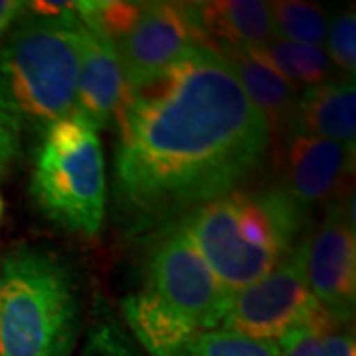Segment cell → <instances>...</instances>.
<instances>
[{
  "mask_svg": "<svg viewBox=\"0 0 356 356\" xmlns=\"http://www.w3.org/2000/svg\"><path fill=\"white\" fill-rule=\"evenodd\" d=\"M115 127V202L133 232L165 229L240 191L271 147L266 117L210 46L131 91Z\"/></svg>",
  "mask_w": 356,
  "mask_h": 356,
  "instance_id": "obj_1",
  "label": "cell"
},
{
  "mask_svg": "<svg viewBox=\"0 0 356 356\" xmlns=\"http://www.w3.org/2000/svg\"><path fill=\"white\" fill-rule=\"evenodd\" d=\"M305 208L280 184L236 191L180 218L206 266L232 295L273 271L309 236Z\"/></svg>",
  "mask_w": 356,
  "mask_h": 356,
  "instance_id": "obj_2",
  "label": "cell"
},
{
  "mask_svg": "<svg viewBox=\"0 0 356 356\" xmlns=\"http://www.w3.org/2000/svg\"><path fill=\"white\" fill-rule=\"evenodd\" d=\"M81 67V20L24 18L0 48V103L18 127L44 129L74 113Z\"/></svg>",
  "mask_w": 356,
  "mask_h": 356,
  "instance_id": "obj_3",
  "label": "cell"
},
{
  "mask_svg": "<svg viewBox=\"0 0 356 356\" xmlns=\"http://www.w3.org/2000/svg\"><path fill=\"white\" fill-rule=\"evenodd\" d=\"M79 297L60 257L22 248L0 261V356H72Z\"/></svg>",
  "mask_w": 356,
  "mask_h": 356,
  "instance_id": "obj_4",
  "label": "cell"
},
{
  "mask_svg": "<svg viewBox=\"0 0 356 356\" xmlns=\"http://www.w3.org/2000/svg\"><path fill=\"white\" fill-rule=\"evenodd\" d=\"M30 191L42 214L60 228L95 236L103 226L107 175L102 139L72 113L42 131Z\"/></svg>",
  "mask_w": 356,
  "mask_h": 356,
  "instance_id": "obj_5",
  "label": "cell"
},
{
  "mask_svg": "<svg viewBox=\"0 0 356 356\" xmlns=\"http://www.w3.org/2000/svg\"><path fill=\"white\" fill-rule=\"evenodd\" d=\"M140 291L198 332L220 327L232 301V293L175 224L154 236L143 264Z\"/></svg>",
  "mask_w": 356,
  "mask_h": 356,
  "instance_id": "obj_6",
  "label": "cell"
},
{
  "mask_svg": "<svg viewBox=\"0 0 356 356\" xmlns=\"http://www.w3.org/2000/svg\"><path fill=\"white\" fill-rule=\"evenodd\" d=\"M305 240L266 277L232 295L222 329L257 341H280L317 313L321 305L307 283Z\"/></svg>",
  "mask_w": 356,
  "mask_h": 356,
  "instance_id": "obj_7",
  "label": "cell"
},
{
  "mask_svg": "<svg viewBox=\"0 0 356 356\" xmlns=\"http://www.w3.org/2000/svg\"><path fill=\"white\" fill-rule=\"evenodd\" d=\"M196 46L204 44L188 2H145L135 24L113 42L129 91L165 76Z\"/></svg>",
  "mask_w": 356,
  "mask_h": 356,
  "instance_id": "obj_8",
  "label": "cell"
},
{
  "mask_svg": "<svg viewBox=\"0 0 356 356\" xmlns=\"http://www.w3.org/2000/svg\"><path fill=\"white\" fill-rule=\"evenodd\" d=\"M305 273L317 303L337 323L346 325L355 313L356 229L355 196L327 206L315 232L305 240Z\"/></svg>",
  "mask_w": 356,
  "mask_h": 356,
  "instance_id": "obj_9",
  "label": "cell"
},
{
  "mask_svg": "<svg viewBox=\"0 0 356 356\" xmlns=\"http://www.w3.org/2000/svg\"><path fill=\"white\" fill-rule=\"evenodd\" d=\"M280 186L307 212L331 198L353 172L355 151L329 139L291 133L285 139Z\"/></svg>",
  "mask_w": 356,
  "mask_h": 356,
  "instance_id": "obj_10",
  "label": "cell"
},
{
  "mask_svg": "<svg viewBox=\"0 0 356 356\" xmlns=\"http://www.w3.org/2000/svg\"><path fill=\"white\" fill-rule=\"evenodd\" d=\"M129 93L113 44L81 22V67L74 113L86 119L95 131L111 129Z\"/></svg>",
  "mask_w": 356,
  "mask_h": 356,
  "instance_id": "obj_11",
  "label": "cell"
},
{
  "mask_svg": "<svg viewBox=\"0 0 356 356\" xmlns=\"http://www.w3.org/2000/svg\"><path fill=\"white\" fill-rule=\"evenodd\" d=\"M191 10L202 44L216 51L226 48L259 50L275 38L269 2H191Z\"/></svg>",
  "mask_w": 356,
  "mask_h": 356,
  "instance_id": "obj_12",
  "label": "cell"
},
{
  "mask_svg": "<svg viewBox=\"0 0 356 356\" xmlns=\"http://www.w3.org/2000/svg\"><path fill=\"white\" fill-rule=\"evenodd\" d=\"M329 139L355 151L356 88L355 77H329L299 93L295 121L289 131ZM285 139V137H283Z\"/></svg>",
  "mask_w": 356,
  "mask_h": 356,
  "instance_id": "obj_13",
  "label": "cell"
},
{
  "mask_svg": "<svg viewBox=\"0 0 356 356\" xmlns=\"http://www.w3.org/2000/svg\"><path fill=\"white\" fill-rule=\"evenodd\" d=\"M218 54L228 60L245 95L266 117L271 133H277L281 139L287 137L295 121L301 91L293 88L255 50L226 48Z\"/></svg>",
  "mask_w": 356,
  "mask_h": 356,
  "instance_id": "obj_14",
  "label": "cell"
},
{
  "mask_svg": "<svg viewBox=\"0 0 356 356\" xmlns=\"http://www.w3.org/2000/svg\"><path fill=\"white\" fill-rule=\"evenodd\" d=\"M123 313L133 334L151 356H182L198 334L191 323L163 309L140 289L123 301Z\"/></svg>",
  "mask_w": 356,
  "mask_h": 356,
  "instance_id": "obj_15",
  "label": "cell"
},
{
  "mask_svg": "<svg viewBox=\"0 0 356 356\" xmlns=\"http://www.w3.org/2000/svg\"><path fill=\"white\" fill-rule=\"evenodd\" d=\"M255 51L297 91L315 88L332 77L331 60L323 46H305L273 38Z\"/></svg>",
  "mask_w": 356,
  "mask_h": 356,
  "instance_id": "obj_16",
  "label": "cell"
},
{
  "mask_svg": "<svg viewBox=\"0 0 356 356\" xmlns=\"http://www.w3.org/2000/svg\"><path fill=\"white\" fill-rule=\"evenodd\" d=\"M269 6L275 26V38L305 46H323L327 40L329 20L315 4L301 0H281Z\"/></svg>",
  "mask_w": 356,
  "mask_h": 356,
  "instance_id": "obj_17",
  "label": "cell"
},
{
  "mask_svg": "<svg viewBox=\"0 0 356 356\" xmlns=\"http://www.w3.org/2000/svg\"><path fill=\"white\" fill-rule=\"evenodd\" d=\"M182 356H280L277 341H257L226 329L198 332Z\"/></svg>",
  "mask_w": 356,
  "mask_h": 356,
  "instance_id": "obj_18",
  "label": "cell"
},
{
  "mask_svg": "<svg viewBox=\"0 0 356 356\" xmlns=\"http://www.w3.org/2000/svg\"><path fill=\"white\" fill-rule=\"evenodd\" d=\"M344 327L318 307V311L305 323L293 327L280 341V356H321V346L327 332Z\"/></svg>",
  "mask_w": 356,
  "mask_h": 356,
  "instance_id": "obj_19",
  "label": "cell"
},
{
  "mask_svg": "<svg viewBox=\"0 0 356 356\" xmlns=\"http://www.w3.org/2000/svg\"><path fill=\"white\" fill-rule=\"evenodd\" d=\"M329 44V60L334 62L339 70H343L344 76L355 77L356 70V18L355 10L339 13L329 24L327 40Z\"/></svg>",
  "mask_w": 356,
  "mask_h": 356,
  "instance_id": "obj_20",
  "label": "cell"
},
{
  "mask_svg": "<svg viewBox=\"0 0 356 356\" xmlns=\"http://www.w3.org/2000/svg\"><path fill=\"white\" fill-rule=\"evenodd\" d=\"M81 356H139L125 334L113 323H102L93 327L83 344Z\"/></svg>",
  "mask_w": 356,
  "mask_h": 356,
  "instance_id": "obj_21",
  "label": "cell"
},
{
  "mask_svg": "<svg viewBox=\"0 0 356 356\" xmlns=\"http://www.w3.org/2000/svg\"><path fill=\"white\" fill-rule=\"evenodd\" d=\"M20 153V127L0 103V172Z\"/></svg>",
  "mask_w": 356,
  "mask_h": 356,
  "instance_id": "obj_22",
  "label": "cell"
},
{
  "mask_svg": "<svg viewBox=\"0 0 356 356\" xmlns=\"http://www.w3.org/2000/svg\"><path fill=\"white\" fill-rule=\"evenodd\" d=\"M321 356H356V344L353 332L346 329H334L327 332L321 346Z\"/></svg>",
  "mask_w": 356,
  "mask_h": 356,
  "instance_id": "obj_23",
  "label": "cell"
},
{
  "mask_svg": "<svg viewBox=\"0 0 356 356\" xmlns=\"http://www.w3.org/2000/svg\"><path fill=\"white\" fill-rule=\"evenodd\" d=\"M26 13V2H14V0H0V36H4L6 30H10L18 20V16Z\"/></svg>",
  "mask_w": 356,
  "mask_h": 356,
  "instance_id": "obj_24",
  "label": "cell"
},
{
  "mask_svg": "<svg viewBox=\"0 0 356 356\" xmlns=\"http://www.w3.org/2000/svg\"><path fill=\"white\" fill-rule=\"evenodd\" d=\"M0 218H2V198H0Z\"/></svg>",
  "mask_w": 356,
  "mask_h": 356,
  "instance_id": "obj_25",
  "label": "cell"
}]
</instances>
